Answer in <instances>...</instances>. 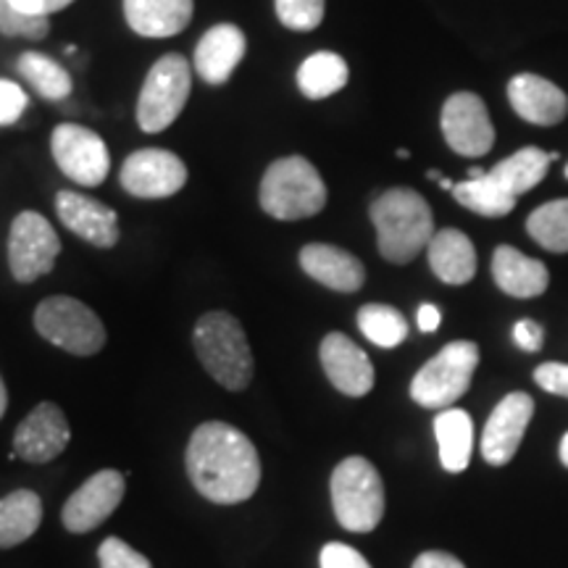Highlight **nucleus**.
<instances>
[{
  "mask_svg": "<svg viewBox=\"0 0 568 568\" xmlns=\"http://www.w3.org/2000/svg\"><path fill=\"white\" fill-rule=\"evenodd\" d=\"M184 464L193 487L216 506H237L261 485L258 450L237 426L224 422L197 426Z\"/></svg>",
  "mask_w": 568,
  "mask_h": 568,
  "instance_id": "1",
  "label": "nucleus"
},
{
  "mask_svg": "<svg viewBox=\"0 0 568 568\" xmlns=\"http://www.w3.org/2000/svg\"><path fill=\"white\" fill-rule=\"evenodd\" d=\"M382 258L389 264H410L435 237V219L429 203L416 190L393 187L372 203Z\"/></svg>",
  "mask_w": 568,
  "mask_h": 568,
  "instance_id": "2",
  "label": "nucleus"
},
{
  "mask_svg": "<svg viewBox=\"0 0 568 568\" xmlns=\"http://www.w3.org/2000/svg\"><path fill=\"white\" fill-rule=\"evenodd\" d=\"M195 353L219 385L240 393L253 379V353L243 324L226 311H211L195 324Z\"/></svg>",
  "mask_w": 568,
  "mask_h": 568,
  "instance_id": "3",
  "label": "nucleus"
},
{
  "mask_svg": "<svg viewBox=\"0 0 568 568\" xmlns=\"http://www.w3.org/2000/svg\"><path fill=\"white\" fill-rule=\"evenodd\" d=\"M326 205V187L322 174L308 159L287 155L266 169L261 182V209L280 222L316 216Z\"/></svg>",
  "mask_w": 568,
  "mask_h": 568,
  "instance_id": "4",
  "label": "nucleus"
},
{
  "mask_svg": "<svg viewBox=\"0 0 568 568\" xmlns=\"http://www.w3.org/2000/svg\"><path fill=\"white\" fill-rule=\"evenodd\" d=\"M332 506L343 529H376L385 516V485L374 464L361 456L345 458L332 474Z\"/></svg>",
  "mask_w": 568,
  "mask_h": 568,
  "instance_id": "5",
  "label": "nucleus"
},
{
  "mask_svg": "<svg viewBox=\"0 0 568 568\" xmlns=\"http://www.w3.org/2000/svg\"><path fill=\"white\" fill-rule=\"evenodd\" d=\"M479 366V347L468 339L445 345L435 358L426 361L410 382V397L424 408L445 410L471 387Z\"/></svg>",
  "mask_w": 568,
  "mask_h": 568,
  "instance_id": "6",
  "label": "nucleus"
},
{
  "mask_svg": "<svg viewBox=\"0 0 568 568\" xmlns=\"http://www.w3.org/2000/svg\"><path fill=\"white\" fill-rule=\"evenodd\" d=\"M34 326L48 343L71 355H95L105 345V326L92 308L67 295L48 297L34 311Z\"/></svg>",
  "mask_w": 568,
  "mask_h": 568,
  "instance_id": "7",
  "label": "nucleus"
},
{
  "mask_svg": "<svg viewBox=\"0 0 568 568\" xmlns=\"http://www.w3.org/2000/svg\"><path fill=\"white\" fill-rule=\"evenodd\" d=\"M190 98V63L182 55L169 53L153 63L142 84L138 101V124L142 132L155 134L169 130L184 111Z\"/></svg>",
  "mask_w": 568,
  "mask_h": 568,
  "instance_id": "8",
  "label": "nucleus"
},
{
  "mask_svg": "<svg viewBox=\"0 0 568 568\" xmlns=\"http://www.w3.org/2000/svg\"><path fill=\"white\" fill-rule=\"evenodd\" d=\"M61 253V240L45 216L21 211L9 232V266L13 280L30 284L51 272Z\"/></svg>",
  "mask_w": 568,
  "mask_h": 568,
  "instance_id": "9",
  "label": "nucleus"
},
{
  "mask_svg": "<svg viewBox=\"0 0 568 568\" xmlns=\"http://www.w3.org/2000/svg\"><path fill=\"white\" fill-rule=\"evenodd\" d=\"M51 153L71 182L95 187L111 169L109 148L101 134L80 124H59L51 134Z\"/></svg>",
  "mask_w": 568,
  "mask_h": 568,
  "instance_id": "10",
  "label": "nucleus"
},
{
  "mask_svg": "<svg viewBox=\"0 0 568 568\" xmlns=\"http://www.w3.org/2000/svg\"><path fill=\"white\" fill-rule=\"evenodd\" d=\"M445 142L458 155L479 159L495 145V126L489 122L487 105L474 92H456L443 109Z\"/></svg>",
  "mask_w": 568,
  "mask_h": 568,
  "instance_id": "11",
  "label": "nucleus"
},
{
  "mask_svg": "<svg viewBox=\"0 0 568 568\" xmlns=\"http://www.w3.org/2000/svg\"><path fill=\"white\" fill-rule=\"evenodd\" d=\"M187 182V166L180 155L145 148L132 153L122 166V187L134 197H169L176 195Z\"/></svg>",
  "mask_w": 568,
  "mask_h": 568,
  "instance_id": "12",
  "label": "nucleus"
},
{
  "mask_svg": "<svg viewBox=\"0 0 568 568\" xmlns=\"http://www.w3.org/2000/svg\"><path fill=\"white\" fill-rule=\"evenodd\" d=\"M124 474L103 468V471L92 474L84 485L69 497L67 506L61 510V521L71 535H84L109 518L119 508L124 497Z\"/></svg>",
  "mask_w": 568,
  "mask_h": 568,
  "instance_id": "13",
  "label": "nucleus"
},
{
  "mask_svg": "<svg viewBox=\"0 0 568 568\" xmlns=\"http://www.w3.org/2000/svg\"><path fill=\"white\" fill-rule=\"evenodd\" d=\"M69 418L55 403H40L13 435V453L27 464H48L69 447Z\"/></svg>",
  "mask_w": 568,
  "mask_h": 568,
  "instance_id": "14",
  "label": "nucleus"
},
{
  "mask_svg": "<svg viewBox=\"0 0 568 568\" xmlns=\"http://www.w3.org/2000/svg\"><path fill=\"white\" fill-rule=\"evenodd\" d=\"M531 416H535V400L527 393H510L497 403L481 435V456L487 464L506 466L516 456Z\"/></svg>",
  "mask_w": 568,
  "mask_h": 568,
  "instance_id": "15",
  "label": "nucleus"
},
{
  "mask_svg": "<svg viewBox=\"0 0 568 568\" xmlns=\"http://www.w3.org/2000/svg\"><path fill=\"white\" fill-rule=\"evenodd\" d=\"M55 211L69 232L95 247H113L119 243V219L113 209L95 197L63 190L55 197Z\"/></svg>",
  "mask_w": 568,
  "mask_h": 568,
  "instance_id": "16",
  "label": "nucleus"
},
{
  "mask_svg": "<svg viewBox=\"0 0 568 568\" xmlns=\"http://www.w3.org/2000/svg\"><path fill=\"white\" fill-rule=\"evenodd\" d=\"M318 355H322L324 374L329 376V382L339 389V393L351 397H364L372 393V361H368V355L361 351L351 337H345L343 332H329V335L324 337Z\"/></svg>",
  "mask_w": 568,
  "mask_h": 568,
  "instance_id": "17",
  "label": "nucleus"
},
{
  "mask_svg": "<svg viewBox=\"0 0 568 568\" xmlns=\"http://www.w3.org/2000/svg\"><path fill=\"white\" fill-rule=\"evenodd\" d=\"M508 101L524 122L556 126L566 119L568 98L550 80L537 74H518L508 82Z\"/></svg>",
  "mask_w": 568,
  "mask_h": 568,
  "instance_id": "18",
  "label": "nucleus"
},
{
  "mask_svg": "<svg viewBox=\"0 0 568 568\" xmlns=\"http://www.w3.org/2000/svg\"><path fill=\"white\" fill-rule=\"evenodd\" d=\"M245 32L234 24H216L195 48V71L209 84H224L245 59Z\"/></svg>",
  "mask_w": 568,
  "mask_h": 568,
  "instance_id": "19",
  "label": "nucleus"
},
{
  "mask_svg": "<svg viewBox=\"0 0 568 568\" xmlns=\"http://www.w3.org/2000/svg\"><path fill=\"white\" fill-rule=\"evenodd\" d=\"M301 266L311 280L335 290V293H355L366 282L364 264L355 255L335 245H305L301 251Z\"/></svg>",
  "mask_w": 568,
  "mask_h": 568,
  "instance_id": "20",
  "label": "nucleus"
},
{
  "mask_svg": "<svg viewBox=\"0 0 568 568\" xmlns=\"http://www.w3.org/2000/svg\"><path fill=\"white\" fill-rule=\"evenodd\" d=\"M124 17L140 38H172L193 19V0H124Z\"/></svg>",
  "mask_w": 568,
  "mask_h": 568,
  "instance_id": "21",
  "label": "nucleus"
},
{
  "mask_svg": "<svg viewBox=\"0 0 568 568\" xmlns=\"http://www.w3.org/2000/svg\"><path fill=\"white\" fill-rule=\"evenodd\" d=\"M493 276L497 287L514 297H537L548 290L550 272L542 261L529 258L510 245H500L493 255Z\"/></svg>",
  "mask_w": 568,
  "mask_h": 568,
  "instance_id": "22",
  "label": "nucleus"
},
{
  "mask_svg": "<svg viewBox=\"0 0 568 568\" xmlns=\"http://www.w3.org/2000/svg\"><path fill=\"white\" fill-rule=\"evenodd\" d=\"M429 266L445 284H466L477 274V251L458 230H439L426 245Z\"/></svg>",
  "mask_w": 568,
  "mask_h": 568,
  "instance_id": "23",
  "label": "nucleus"
},
{
  "mask_svg": "<svg viewBox=\"0 0 568 568\" xmlns=\"http://www.w3.org/2000/svg\"><path fill=\"white\" fill-rule=\"evenodd\" d=\"M435 435L439 445V464H443L445 471H466L474 450L471 416L460 408L439 410L435 418Z\"/></svg>",
  "mask_w": 568,
  "mask_h": 568,
  "instance_id": "24",
  "label": "nucleus"
},
{
  "mask_svg": "<svg viewBox=\"0 0 568 568\" xmlns=\"http://www.w3.org/2000/svg\"><path fill=\"white\" fill-rule=\"evenodd\" d=\"M42 500L32 489L0 497V548H13L40 529Z\"/></svg>",
  "mask_w": 568,
  "mask_h": 568,
  "instance_id": "25",
  "label": "nucleus"
},
{
  "mask_svg": "<svg viewBox=\"0 0 568 568\" xmlns=\"http://www.w3.org/2000/svg\"><path fill=\"white\" fill-rule=\"evenodd\" d=\"M550 169V155L539 148H521V151L510 155V159L495 163L489 169V176L506 190L508 195H524L535 190L539 182L545 180Z\"/></svg>",
  "mask_w": 568,
  "mask_h": 568,
  "instance_id": "26",
  "label": "nucleus"
},
{
  "mask_svg": "<svg viewBox=\"0 0 568 568\" xmlns=\"http://www.w3.org/2000/svg\"><path fill=\"white\" fill-rule=\"evenodd\" d=\"M347 63L337 53L322 51L308 55L297 69V88L308 101H324V98L335 95L347 84Z\"/></svg>",
  "mask_w": 568,
  "mask_h": 568,
  "instance_id": "27",
  "label": "nucleus"
},
{
  "mask_svg": "<svg viewBox=\"0 0 568 568\" xmlns=\"http://www.w3.org/2000/svg\"><path fill=\"white\" fill-rule=\"evenodd\" d=\"M453 195H456V201L464 205V209L487 219L508 216V213L516 209V197L508 195L506 190L489 176V172L477 176V180L458 182L456 187H453Z\"/></svg>",
  "mask_w": 568,
  "mask_h": 568,
  "instance_id": "28",
  "label": "nucleus"
},
{
  "mask_svg": "<svg viewBox=\"0 0 568 568\" xmlns=\"http://www.w3.org/2000/svg\"><path fill=\"white\" fill-rule=\"evenodd\" d=\"M19 74L24 82H30L34 92L45 101H63L71 95V77L69 71L42 53H24L17 61Z\"/></svg>",
  "mask_w": 568,
  "mask_h": 568,
  "instance_id": "29",
  "label": "nucleus"
},
{
  "mask_svg": "<svg viewBox=\"0 0 568 568\" xmlns=\"http://www.w3.org/2000/svg\"><path fill=\"white\" fill-rule=\"evenodd\" d=\"M527 232L550 253H568V197L539 205L527 219Z\"/></svg>",
  "mask_w": 568,
  "mask_h": 568,
  "instance_id": "30",
  "label": "nucleus"
},
{
  "mask_svg": "<svg viewBox=\"0 0 568 568\" xmlns=\"http://www.w3.org/2000/svg\"><path fill=\"white\" fill-rule=\"evenodd\" d=\"M358 326L366 339L379 347H397L408 337V322L393 305L368 303L358 311Z\"/></svg>",
  "mask_w": 568,
  "mask_h": 568,
  "instance_id": "31",
  "label": "nucleus"
},
{
  "mask_svg": "<svg viewBox=\"0 0 568 568\" xmlns=\"http://www.w3.org/2000/svg\"><path fill=\"white\" fill-rule=\"evenodd\" d=\"M276 17L287 30L311 32L322 24L324 0H274Z\"/></svg>",
  "mask_w": 568,
  "mask_h": 568,
  "instance_id": "32",
  "label": "nucleus"
},
{
  "mask_svg": "<svg viewBox=\"0 0 568 568\" xmlns=\"http://www.w3.org/2000/svg\"><path fill=\"white\" fill-rule=\"evenodd\" d=\"M0 34L24 40H42L48 34V17H30L13 9L9 0H0Z\"/></svg>",
  "mask_w": 568,
  "mask_h": 568,
  "instance_id": "33",
  "label": "nucleus"
},
{
  "mask_svg": "<svg viewBox=\"0 0 568 568\" xmlns=\"http://www.w3.org/2000/svg\"><path fill=\"white\" fill-rule=\"evenodd\" d=\"M98 560H101V568H153L151 560L119 537L103 539L101 550H98Z\"/></svg>",
  "mask_w": 568,
  "mask_h": 568,
  "instance_id": "34",
  "label": "nucleus"
},
{
  "mask_svg": "<svg viewBox=\"0 0 568 568\" xmlns=\"http://www.w3.org/2000/svg\"><path fill=\"white\" fill-rule=\"evenodd\" d=\"M27 92L17 82L0 80V126L17 124L27 111Z\"/></svg>",
  "mask_w": 568,
  "mask_h": 568,
  "instance_id": "35",
  "label": "nucleus"
},
{
  "mask_svg": "<svg viewBox=\"0 0 568 568\" xmlns=\"http://www.w3.org/2000/svg\"><path fill=\"white\" fill-rule=\"evenodd\" d=\"M322 568H372L358 550L343 542H329L322 548Z\"/></svg>",
  "mask_w": 568,
  "mask_h": 568,
  "instance_id": "36",
  "label": "nucleus"
},
{
  "mask_svg": "<svg viewBox=\"0 0 568 568\" xmlns=\"http://www.w3.org/2000/svg\"><path fill=\"white\" fill-rule=\"evenodd\" d=\"M535 382L545 393L568 397V366L566 364H542L535 372Z\"/></svg>",
  "mask_w": 568,
  "mask_h": 568,
  "instance_id": "37",
  "label": "nucleus"
},
{
  "mask_svg": "<svg viewBox=\"0 0 568 568\" xmlns=\"http://www.w3.org/2000/svg\"><path fill=\"white\" fill-rule=\"evenodd\" d=\"M514 339H516V345L521 347V351L537 353L539 347H542L545 329L537 322H531V318H524V322H518L514 326Z\"/></svg>",
  "mask_w": 568,
  "mask_h": 568,
  "instance_id": "38",
  "label": "nucleus"
},
{
  "mask_svg": "<svg viewBox=\"0 0 568 568\" xmlns=\"http://www.w3.org/2000/svg\"><path fill=\"white\" fill-rule=\"evenodd\" d=\"M13 9L21 13H30V17H51L74 3V0H9Z\"/></svg>",
  "mask_w": 568,
  "mask_h": 568,
  "instance_id": "39",
  "label": "nucleus"
},
{
  "mask_svg": "<svg viewBox=\"0 0 568 568\" xmlns=\"http://www.w3.org/2000/svg\"><path fill=\"white\" fill-rule=\"evenodd\" d=\"M414 568H466L464 564L456 556H450V552H443V550H429V552H422L414 560Z\"/></svg>",
  "mask_w": 568,
  "mask_h": 568,
  "instance_id": "40",
  "label": "nucleus"
},
{
  "mask_svg": "<svg viewBox=\"0 0 568 568\" xmlns=\"http://www.w3.org/2000/svg\"><path fill=\"white\" fill-rule=\"evenodd\" d=\"M416 322H418V329H422V332H435V329H439V324H443V314H439L437 305L424 303L422 308H418Z\"/></svg>",
  "mask_w": 568,
  "mask_h": 568,
  "instance_id": "41",
  "label": "nucleus"
},
{
  "mask_svg": "<svg viewBox=\"0 0 568 568\" xmlns=\"http://www.w3.org/2000/svg\"><path fill=\"white\" fill-rule=\"evenodd\" d=\"M6 408H9V393H6V385H3V379H0V418H3Z\"/></svg>",
  "mask_w": 568,
  "mask_h": 568,
  "instance_id": "42",
  "label": "nucleus"
},
{
  "mask_svg": "<svg viewBox=\"0 0 568 568\" xmlns=\"http://www.w3.org/2000/svg\"><path fill=\"white\" fill-rule=\"evenodd\" d=\"M560 460L568 466V432H566V437L560 439Z\"/></svg>",
  "mask_w": 568,
  "mask_h": 568,
  "instance_id": "43",
  "label": "nucleus"
},
{
  "mask_svg": "<svg viewBox=\"0 0 568 568\" xmlns=\"http://www.w3.org/2000/svg\"><path fill=\"white\" fill-rule=\"evenodd\" d=\"M439 187H443V190H450V193H453V187H456V182L447 180V176H443V180H439Z\"/></svg>",
  "mask_w": 568,
  "mask_h": 568,
  "instance_id": "44",
  "label": "nucleus"
},
{
  "mask_svg": "<svg viewBox=\"0 0 568 568\" xmlns=\"http://www.w3.org/2000/svg\"><path fill=\"white\" fill-rule=\"evenodd\" d=\"M426 176H429V180H435V182L443 180V174H439V172H426Z\"/></svg>",
  "mask_w": 568,
  "mask_h": 568,
  "instance_id": "45",
  "label": "nucleus"
},
{
  "mask_svg": "<svg viewBox=\"0 0 568 568\" xmlns=\"http://www.w3.org/2000/svg\"><path fill=\"white\" fill-rule=\"evenodd\" d=\"M408 151H406V148H400V151H397V159H408Z\"/></svg>",
  "mask_w": 568,
  "mask_h": 568,
  "instance_id": "46",
  "label": "nucleus"
},
{
  "mask_svg": "<svg viewBox=\"0 0 568 568\" xmlns=\"http://www.w3.org/2000/svg\"><path fill=\"white\" fill-rule=\"evenodd\" d=\"M566 180H568V163H566Z\"/></svg>",
  "mask_w": 568,
  "mask_h": 568,
  "instance_id": "47",
  "label": "nucleus"
}]
</instances>
